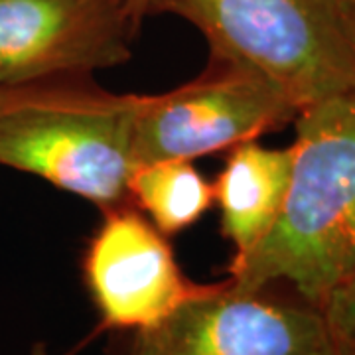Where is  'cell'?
Returning a JSON list of instances; mask_svg holds the SVG:
<instances>
[{"mask_svg": "<svg viewBox=\"0 0 355 355\" xmlns=\"http://www.w3.org/2000/svg\"><path fill=\"white\" fill-rule=\"evenodd\" d=\"M294 125L279 219L251 251L231 257L227 280L241 291L288 282L322 308L355 266V85L300 109Z\"/></svg>", "mask_w": 355, "mask_h": 355, "instance_id": "6da1fadb", "label": "cell"}, {"mask_svg": "<svg viewBox=\"0 0 355 355\" xmlns=\"http://www.w3.org/2000/svg\"><path fill=\"white\" fill-rule=\"evenodd\" d=\"M207 40L209 55L241 64L296 107L355 85V34L331 0H153Z\"/></svg>", "mask_w": 355, "mask_h": 355, "instance_id": "3957f363", "label": "cell"}, {"mask_svg": "<svg viewBox=\"0 0 355 355\" xmlns=\"http://www.w3.org/2000/svg\"><path fill=\"white\" fill-rule=\"evenodd\" d=\"M331 2L340 8V12L343 14V18L352 26L355 34V0H331Z\"/></svg>", "mask_w": 355, "mask_h": 355, "instance_id": "7c38bea8", "label": "cell"}, {"mask_svg": "<svg viewBox=\"0 0 355 355\" xmlns=\"http://www.w3.org/2000/svg\"><path fill=\"white\" fill-rule=\"evenodd\" d=\"M81 277L99 314L97 331L150 330L214 286L188 279L168 237L130 203L103 209Z\"/></svg>", "mask_w": 355, "mask_h": 355, "instance_id": "5b68a950", "label": "cell"}, {"mask_svg": "<svg viewBox=\"0 0 355 355\" xmlns=\"http://www.w3.org/2000/svg\"><path fill=\"white\" fill-rule=\"evenodd\" d=\"M139 30L123 0H0V87L125 64Z\"/></svg>", "mask_w": 355, "mask_h": 355, "instance_id": "52a82bcc", "label": "cell"}, {"mask_svg": "<svg viewBox=\"0 0 355 355\" xmlns=\"http://www.w3.org/2000/svg\"><path fill=\"white\" fill-rule=\"evenodd\" d=\"M331 345L316 306L280 302L229 280L180 306L150 330L135 331L128 355H316Z\"/></svg>", "mask_w": 355, "mask_h": 355, "instance_id": "8992f818", "label": "cell"}, {"mask_svg": "<svg viewBox=\"0 0 355 355\" xmlns=\"http://www.w3.org/2000/svg\"><path fill=\"white\" fill-rule=\"evenodd\" d=\"M292 148H266L249 140L227 150L214 184L221 235L233 245V257L251 251L279 219L286 200Z\"/></svg>", "mask_w": 355, "mask_h": 355, "instance_id": "ba28073f", "label": "cell"}, {"mask_svg": "<svg viewBox=\"0 0 355 355\" xmlns=\"http://www.w3.org/2000/svg\"><path fill=\"white\" fill-rule=\"evenodd\" d=\"M83 77L0 87V166L111 209L128 203L140 95Z\"/></svg>", "mask_w": 355, "mask_h": 355, "instance_id": "7a4b0ae2", "label": "cell"}, {"mask_svg": "<svg viewBox=\"0 0 355 355\" xmlns=\"http://www.w3.org/2000/svg\"><path fill=\"white\" fill-rule=\"evenodd\" d=\"M125 6H127L128 14L132 16V20L137 22V26L142 24L144 16H148V10H150V2L153 0H123Z\"/></svg>", "mask_w": 355, "mask_h": 355, "instance_id": "8fae6325", "label": "cell"}, {"mask_svg": "<svg viewBox=\"0 0 355 355\" xmlns=\"http://www.w3.org/2000/svg\"><path fill=\"white\" fill-rule=\"evenodd\" d=\"M28 355H51V354L48 352V347H46L44 343H34V345H32V349L28 352Z\"/></svg>", "mask_w": 355, "mask_h": 355, "instance_id": "5bb4252c", "label": "cell"}, {"mask_svg": "<svg viewBox=\"0 0 355 355\" xmlns=\"http://www.w3.org/2000/svg\"><path fill=\"white\" fill-rule=\"evenodd\" d=\"M316 355H347V354L343 352L342 347H338L336 343L331 342V345H328V347H326L324 352H320V354H316Z\"/></svg>", "mask_w": 355, "mask_h": 355, "instance_id": "4fadbf2b", "label": "cell"}, {"mask_svg": "<svg viewBox=\"0 0 355 355\" xmlns=\"http://www.w3.org/2000/svg\"><path fill=\"white\" fill-rule=\"evenodd\" d=\"M128 203L140 209L166 237L193 227L214 207L209 184L191 160L137 166L127 184Z\"/></svg>", "mask_w": 355, "mask_h": 355, "instance_id": "9c48e42d", "label": "cell"}, {"mask_svg": "<svg viewBox=\"0 0 355 355\" xmlns=\"http://www.w3.org/2000/svg\"><path fill=\"white\" fill-rule=\"evenodd\" d=\"M347 355H355V349H343Z\"/></svg>", "mask_w": 355, "mask_h": 355, "instance_id": "9a60e30c", "label": "cell"}, {"mask_svg": "<svg viewBox=\"0 0 355 355\" xmlns=\"http://www.w3.org/2000/svg\"><path fill=\"white\" fill-rule=\"evenodd\" d=\"M296 107L265 77L211 58L202 76L158 95H140L135 164L196 160L231 150L294 121Z\"/></svg>", "mask_w": 355, "mask_h": 355, "instance_id": "277c9868", "label": "cell"}, {"mask_svg": "<svg viewBox=\"0 0 355 355\" xmlns=\"http://www.w3.org/2000/svg\"><path fill=\"white\" fill-rule=\"evenodd\" d=\"M320 310L331 342L342 349H355V266L330 292Z\"/></svg>", "mask_w": 355, "mask_h": 355, "instance_id": "30bf717a", "label": "cell"}]
</instances>
